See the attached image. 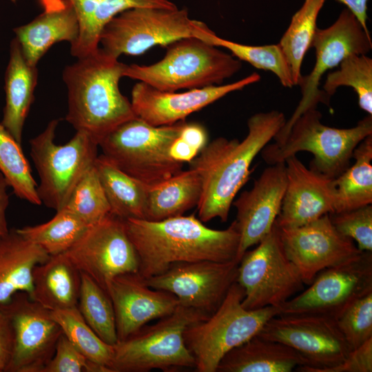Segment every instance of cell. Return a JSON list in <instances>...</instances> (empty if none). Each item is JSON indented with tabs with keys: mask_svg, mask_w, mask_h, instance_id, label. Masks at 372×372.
<instances>
[{
	"mask_svg": "<svg viewBox=\"0 0 372 372\" xmlns=\"http://www.w3.org/2000/svg\"><path fill=\"white\" fill-rule=\"evenodd\" d=\"M165 48L158 62L127 65L123 76L161 91L176 92L221 85L242 68L239 59L197 37L180 39Z\"/></svg>",
	"mask_w": 372,
	"mask_h": 372,
	"instance_id": "4",
	"label": "cell"
},
{
	"mask_svg": "<svg viewBox=\"0 0 372 372\" xmlns=\"http://www.w3.org/2000/svg\"><path fill=\"white\" fill-rule=\"evenodd\" d=\"M372 338L352 349L339 364L324 372H371Z\"/></svg>",
	"mask_w": 372,
	"mask_h": 372,
	"instance_id": "44",
	"label": "cell"
},
{
	"mask_svg": "<svg viewBox=\"0 0 372 372\" xmlns=\"http://www.w3.org/2000/svg\"><path fill=\"white\" fill-rule=\"evenodd\" d=\"M201 192L200 178L191 168L182 170L156 185L147 187L145 219L161 220L182 216L197 206Z\"/></svg>",
	"mask_w": 372,
	"mask_h": 372,
	"instance_id": "29",
	"label": "cell"
},
{
	"mask_svg": "<svg viewBox=\"0 0 372 372\" xmlns=\"http://www.w3.org/2000/svg\"><path fill=\"white\" fill-rule=\"evenodd\" d=\"M89 227L72 213L61 209L56 211L54 216L46 223L17 229L50 256L67 251Z\"/></svg>",
	"mask_w": 372,
	"mask_h": 372,
	"instance_id": "33",
	"label": "cell"
},
{
	"mask_svg": "<svg viewBox=\"0 0 372 372\" xmlns=\"http://www.w3.org/2000/svg\"><path fill=\"white\" fill-rule=\"evenodd\" d=\"M304 365L289 347L257 334L227 353L216 372H291Z\"/></svg>",
	"mask_w": 372,
	"mask_h": 372,
	"instance_id": "26",
	"label": "cell"
},
{
	"mask_svg": "<svg viewBox=\"0 0 372 372\" xmlns=\"http://www.w3.org/2000/svg\"><path fill=\"white\" fill-rule=\"evenodd\" d=\"M0 306L8 316L14 333L13 351L6 372H42L63 333L51 311L25 292L15 293Z\"/></svg>",
	"mask_w": 372,
	"mask_h": 372,
	"instance_id": "16",
	"label": "cell"
},
{
	"mask_svg": "<svg viewBox=\"0 0 372 372\" xmlns=\"http://www.w3.org/2000/svg\"><path fill=\"white\" fill-rule=\"evenodd\" d=\"M76 12L79 32L70 45V53L76 59L86 56L99 47L104 26L119 13L133 8L147 7L175 9L170 0H70Z\"/></svg>",
	"mask_w": 372,
	"mask_h": 372,
	"instance_id": "28",
	"label": "cell"
},
{
	"mask_svg": "<svg viewBox=\"0 0 372 372\" xmlns=\"http://www.w3.org/2000/svg\"><path fill=\"white\" fill-rule=\"evenodd\" d=\"M244 296L242 287L235 282L211 315L185 330V342L196 371L216 372L227 353L257 335L269 320L279 315L280 309L275 307L244 308Z\"/></svg>",
	"mask_w": 372,
	"mask_h": 372,
	"instance_id": "8",
	"label": "cell"
},
{
	"mask_svg": "<svg viewBox=\"0 0 372 372\" xmlns=\"http://www.w3.org/2000/svg\"><path fill=\"white\" fill-rule=\"evenodd\" d=\"M63 333L90 361L110 369L114 345L100 338L84 320L77 307L51 311Z\"/></svg>",
	"mask_w": 372,
	"mask_h": 372,
	"instance_id": "36",
	"label": "cell"
},
{
	"mask_svg": "<svg viewBox=\"0 0 372 372\" xmlns=\"http://www.w3.org/2000/svg\"><path fill=\"white\" fill-rule=\"evenodd\" d=\"M288 258L298 269L304 285H309L320 271L358 257L353 240L338 232L329 214L294 228H280Z\"/></svg>",
	"mask_w": 372,
	"mask_h": 372,
	"instance_id": "18",
	"label": "cell"
},
{
	"mask_svg": "<svg viewBox=\"0 0 372 372\" xmlns=\"http://www.w3.org/2000/svg\"><path fill=\"white\" fill-rule=\"evenodd\" d=\"M207 132L203 125L186 122L171 145L170 155L177 162L189 163L207 145Z\"/></svg>",
	"mask_w": 372,
	"mask_h": 372,
	"instance_id": "43",
	"label": "cell"
},
{
	"mask_svg": "<svg viewBox=\"0 0 372 372\" xmlns=\"http://www.w3.org/2000/svg\"><path fill=\"white\" fill-rule=\"evenodd\" d=\"M325 1L304 0L278 43L289 66L294 85L301 82L302 61L311 47L317 18Z\"/></svg>",
	"mask_w": 372,
	"mask_h": 372,
	"instance_id": "32",
	"label": "cell"
},
{
	"mask_svg": "<svg viewBox=\"0 0 372 372\" xmlns=\"http://www.w3.org/2000/svg\"><path fill=\"white\" fill-rule=\"evenodd\" d=\"M94 165L110 206V213L123 219H145L147 186L125 174L103 154Z\"/></svg>",
	"mask_w": 372,
	"mask_h": 372,
	"instance_id": "30",
	"label": "cell"
},
{
	"mask_svg": "<svg viewBox=\"0 0 372 372\" xmlns=\"http://www.w3.org/2000/svg\"><path fill=\"white\" fill-rule=\"evenodd\" d=\"M38 70L26 61L18 40L10 43V59L5 76L6 105L1 124L21 143L22 132L34 101Z\"/></svg>",
	"mask_w": 372,
	"mask_h": 372,
	"instance_id": "25",
	"label": "cell"
},
{
	"mask_svg": "<svg viewBox=\"0 0 372 372\" xmlns=\"http://www.w3.org/2000/svg\"><path fill=\"white\" fill-rule=\"evenodd\" d=\"M344 3L347 8L355 16L364 30L370 33L366 25L367 1L368 0H337Z\"/></svg>",
	"mask_w": 372,
	"mask_h": 372,
	"instance_id": "47",
	"label": "cell"
},
{
	"mask_svg": "<svg viewBox=\"0 0 372 372\" xmlns=\"http://www.w3.org/2000/svg\"><path fill=\"white\" fill-rule=\"evenodd\" d=\"M238 262L202 260L178 262L165 272L145 279L151 288L176 296L178 304L211 315L236 282Z\"/></svg>",
	"mask_w": 372,
	"mask_h": 372,
	"instance_id": "17",
	"label": "cell"
},
{
	"mask_svg": "<svg viewBox=\"0 0 372 372\" xmlns=\"http://www.w3.org/2000/svg\"><path fill=\"white\" fill-rule=\"evenodd\" d=\"M124 224L138 255V272L145 279L175 263L236 258L240 234L235 220L222 230L207 227L194 214L161 220L128 218Z\"/></svg>",
	"mask_w": 372,
	"mask_h": 372,
	"instance_id": "1",
	"label": "cell"
},
{
	"mask_svg": "<svg viewBox=\"0 0 372 372\" xmlns=\"http://www.w3.org/2000/svg\"><path fill=\"white\" fill-rule=\"evenodd\" d=\"M330 220L343 236L352 239L362 251H372V205L329 214Z\"/></svg>",
	"mask_w": 372,
	"mask_h": 372,
	"instance_id": "41",
	"label": "cell"
},
{
	"mask_svg": "<svg viewBox=\"0 0 372 372\" xmlns=\"http://www.w3.org/2000/svg\"><path fill=\"white\" fill-rule=\"evenodd\" d=\"M287 187L285 163L270 165L254 181L252 188L233 201L240 234L236 260L257 245L272 229L280 212Z\"/></svg>",
	"mask_w": 372,
	"mask_h": 372,
	"instance_id": "20",
	"label": "cell"
},
{
	"mask_svg": "<svg viewBox=\"0 0 372 372\" xmlns=\"http://www.w3.org/2000/svg\"><path fill=\"white\" fill-rule=\"evenodd\" d=\"M185 121L154 126L136 116L115 128L99 143L103 155L121 171L147 187L183 170L170 148Z\"/></svg>",
	"mask_w": 372,
	"mask_h": 372,
	"instance_id": "6",
	"label": "cell"
},
{
	"mask_svg": "<svg viewBox=\"0 0 372 372\" xmlns=\"http://www.w3.org/2000/svg\"><path fill=\"white\" fill-rule=\"evenodd\" d=\"M352 158L354 164L334 179L336 200L333 213L372 204V135L358 144Z\"/></svg>",
	"mask_w": 372,
	"mask_h": 372,
	"instance_id": "31",
	"label": "cell"
},
{
	"mask_svg": "<svg viewBox=\"0 0 372 372\" xmlns=\"http://www.w3.org/2000/svg\"><path fill=\"white\" fill-rule=\"evenodd\" d=\"M12 3H16L18 0H10Z\"/></svg>",
	"mask_w": 372,
	"mask_h": 372,
	"instance_id": "48",
	"label": "cell"
},
{
	"mask_svg": "<svg viewBox=\"0 0 372 372\" xmlns=\"http://www.w3.org/2000/svg\"><path fill=\"white\" fill-rule=\"evenodd\" d=\"M308 285L279 308V315H318L336 320L354 301L372 291V251L320 271Z\"/></svg>",
	"mask_w": 372,
	"mask_h": 372,
	"instance_id": "14",
	"label": "cell"
},
{
	"mask_svg": "<svg viewBox=\"0 0 372 372\" xmlns=\"http://www.w3.org/2000/svg\"><path fill=\"white\" fill-rule=\"evenodd\" d=\"M62 209L72 213L88 226L99 223L110 213L94 164L76 184Z\"/></svg>",
	"mask_w": 372,
	"mask_h": 372,
	"instance_id": "39",
	"label": "cell"
},
{
	"mask_svg": "<svg viewBox=\"0 0 372 372\" xmlns=\"http://www.w3.org/2000/svg\"><path fill=\"white\" fill-rule=\"evenodd\" d=\"M285 121L284 114L278 110L254 114L247 121L248 132L243 140L216 138L188 163L201 180L196 207L203 223L216 218L227 220L236 194L249 178L253 161Z\"/></svg>",
	"mask_w": 372,
	"mask_h": 372,
	"instance_id": "2",
	"label": "cell"
},
{
	"mask_svg": "<svg viewBox=\"0 0 372 372\" xmlns=\"http://www.w3.org/2000/svg\"><path fill=\"white\" fill-rule=\"evenodd\" d=\"M341 86L351 87L358 96L360 107L372 115V59L366 54H351L343 59L339 68L329 73L322 91L329 98Z\"/></svg>",
	"mask_w": 372,
	"mask_h": 372,
	"instance_id": "38",
	"label": "cell"
},
{
	"mask_svg": "<svg viewBox=\"0 0 372 372\" xmlns=\"http://www.w3.org/2000/svg\"><path fill=\"white\" fill-rule=\"evenodd\" d=\"M336 322L351 350L372 338V291L350 304Z\"/></svg>",
	"mask_w": 372,
	"mask_h": 372,
	"instance_id": "40",
	"label": "cell"
},
{
	"mask_svg": "<svg viewBox=\"0 0 372 372\" xmlns=\"http://www.w3.org/2000/svg\"><path fill=\"white\" fill-rule=\"evenodd\" d=\"M257 245L238 263L236 282L245 292L242 305L247 309L280 308L302 291L304 284L286 254L276 223Z\"/></svg>",
	"mask_w": 372,
	"mask_h": 372,
	"instance_id": "11",
	"label": "cell"
},
{
	"mask_svg": "<svg viewBox=\"0 0 372 372\" xmlns=\"http://www.w3.org/2000/svg\"><path fill=\"white\" fill-rule=\"evenodd\" d=\"M43 11L30 23L14 29L29 64L39 61L55 43L72 45L79 32L78 18L70 0H40Z\"/></svg>",
	"mask_w": 372,
	"mask_h": 372,
	"instance_id": "23",
	"label": "cell"
},
{
	"mask_svg": "<svg viewBox=\"0 0 372 372\" xmlns=\"http://www.w3.org/2000/svg\"><path fill=\"white\" fill-rule=\"evenodd\" d=\"M287 187L280 212V228H294L335 211L334 179L307 167L293 155L286 161Z\"/></svg>",
	"mask_w": 372,
	"mask_h": 372,
	"instance_id": "21",
	"label": "cell"
},
{
	"mask_svg": "<svg viewBox=\"0 0 372 372\" xmlns=\"http://www.w3.org/2000/svg\"><path fill=\"white\" fill-rule=\"evenodd\" d=\"M0 172L19 198L41 205L28 161L19 144L0 123Z\"/></svg>",
	"mask_w": 372,
	"mask_h": 372,
	"instance_id": "35",
	"label": "cell"
},
{
	"mask_svg": "<svg viewBox=\"0 0 372 372\" xmlns=\"http://www.w3.org/2000/svg\"><path fill=\"white\" fill-rule=\"evenodd\" d=\"M63 254L105 291L114 277L138 271V258L124 220L110 213L90 226ZM107 292V291H106Z\"/></svg>",
	"mask_w": 372,
	"mask_h": 372,
	"instance_id": "15",
	"label": "cell"
},
{
	"mask_svg": "<svg viewBox=\"0 0 372 372\" xmlns=\"http://www.w3.org/2000/svg\"><path fill=\"white\" fill-rule=\"evenodd\" d=\"M77 307L87 324L104 342H118L113 306L108 293L88 276L81 273Z\"/></svg>",
	"mask_w": 372,
	"mask_h": 372,
	"instance_id": "37",
	"label": "cell"
},
{
	"mask_svg": "<svg viewBox=\"0 0 372 372\" xmlns=\"http://www.w3.org/2000/svg\"><path fill=\"white\" fill-rule=\"evenodd\" d=\"M81 273L63 254L50 256L32 272L30 298L50 311L77 307Z\"/></svg>",
	"mask_w": 372,
	"mask_h": 372,
	"instance_id": "27",
	"label": "cell"
},
{
	"mask_svg": "<svg viewBox=\"0 0 372 372\" xmlns=\"http://www.w3.org/2000/svg\"><path fill=\"white\" fill-rule=\"evenodd\" d=\"M50 256L40 247L23 236L17 229L0 236V305L17 293L30 296L32 272Z\"/></svg>",
	"mask_w": 372,
	"mask_h": 372,
	"instance_id": "24",
	"label": "cell"
},
{
	"mask_svg": "<svg viewBox=\"0 0 372 372\" xmlns=\"http://www.w3.org/2000/svg\"><path fill=\"white\" fill-rule=\"evenodd\" d=\"M207 27L203 21L192 19L186 8H133L104 26L99 45L118 59L121 54L139 55L156 45L165 47L180 39L196 37Z\"/></svg>",
	"mask_w": 372,
	"mask_h": 372,
	"instance_id": "10",
	"label": "cell"
},
{
	"mask_svg": "<svg viewBox=\"0 0 372 372\" xmlns=\"http://www.w3.org/2000/svg\"><path fill=\"white\" fill-rule=\"evenodd\" d=\"M126 65L99 47L63 69L68 90L65 120L98 145L118 126L136 116L131 101L119 89Z\"/></svg>",
	"mask_w": 372,
	"mask_h": 372,
	"instance_id": "3",
	"label": "cell"
},
{
	"mask_svg": "<svg viewBox=\"0 0 372 372\" xmlns=\"http://www.w3.org/2000/svg\"><path fill=\"white\" fill-rule=\"evenodd\" d=\"M9 187L5 177L0 172V236L9 231L6 220V210L9 205V195L7 188Z\"/></svg>",
	"mask_w": 372,
	"mask_h": 372,
	"instance_id": "46",
	"label": "cell"
},
{
	"mask_svg": "<svg viewBox=\"0 0 372 372\" xmlns=\"http://www.w3.org/2000/svg\"><path fill=\"white\" fill-rule=\"evenodd\" d=\"M106 291L114 309L118 341L151 320L169 315L178 305L174 295L151 288L138 272L114 277Z\"/></svg>",
	"mask_w": 372,
	"mask_h": 372,
	"instance_id": "22",
	"label": "cell"
},
{
	"mask_svg": "<svg viewBox=\"0 0 372 372\" xmlns=\"http://www.w3.org/2000/svg\"><path fill=\"white\" fill-rule=\"evenodd\" d=\"M14 347V333L10 320L0 306V372H6Z\"/></svg>",
	"mask_w": 372,
	"mask_h": 372,
	"instance_id": "45",
	"label": "cell"
},
{
	"mask_svg": "<svg viewBox=\"0 0 372 372\" xmlns=\"http://www.w3.org/2000/svg\"><path fill=\"white\" fill-rule=\"evenodd\" d=\"M209 316L199 310L178 305L169 315L152 325H144L114 347L112 372H148L153 369L177 371L195 368L184 332L190 324Z\"/></svg>",
	"mask_w": 372,
	"mask_h": 372,
	"instance_id": "7",
	"label": "cell"
},
{
	"mask_svg": "<svg viewBox=\"0 0 372 372\" xmlns=\"http://www.w3.org/2000/svg\"><path fill=\"white\" fill-rule=\"evenodd\" d=\"M42 372H111L107 367L88 360L62 333L52 358Z\"/></svg>",
	"mask_w": 372,
	"mask_h": 372,
	"instance_id": "42",
	"label": "cell"
},
{
	"mask_svg": "<svg viewBox=\"0 0 372 372\" xmlns=\"http://www.w3.org/2000/svg\"><path fill=\"white\" fill-rule=\"evenodd\" d=\"M257 72L233 83L183 92L161 91L143 83H136L131 92V103L136 116L154 126L174 124L185 121L191 114L224 97L258 82Z\"/></svg>",
	"mask_w": 372,
	"mask_h": 372,
	"instance_id": "19",
	"label": "cell"
},
{
	"mask_svg": "<svg viewBox=\"0 0 372 372\" xmlns=\"http://www.w3.org/2000/svg\"><path fill=\"white\" fill-rule=\"evenodd\" d=\"M59 120L50 121L30 141V155L37 170V193L42 204L56 211L66 204L74 188L97 158L99 145L87 134L76 132L64 145L54 141Z\"/></svg>",
	"mask_w": 372,
	"mask_h": 372,
	"instance_id": "9",
	"label": "cell"
},
{
	"mask_svg": "<svg viewBox=\"0 0 372 372\" xmlns=\"http://www.w3.org/2000/svg\"><path fill=\"white\" fill-rule=\"evenodd\" d=\"M316 50V63L309 75L302 76L299 86L301 99L291 116L274 136L281 143L296 119L307 110L317 108L319 103L329 104L330 98L319 89L320 81L329 70L338 66L351 54H366L372 48L371 34L366 32L355 16L344 9L336 21L324 29L316 28L311 43Z\"/></svg>",
	"mask_w": 372,
	"mask_h": 372,
	"instance_id": "12",
	"label": "cell"
},
{
	"mask_svg": "<svg viewBox=\"0 0 372 372\" xmlns=\"http://www.w3.org/2000/svg\"><path fill=\"white\" fill-rule=\"evenodd\" d=\"M196 37L214 46L226 48L234 57L258 69L271 71L284 87L294 86L289 66L278 43L257 46L241 44L217 36L209 27Z\"/></svg>",
	"mask_w": 372,
	"mask_h": 372,
	"instance_id": "34",
	"label": "cell"
},
{
	"mask_svg": "<svg viewBox=\"0 0 372 372\" xmlns=\"http://www.w3.org/2000/svg\"><path fill=\"white\" fill-rule=\"evenodd\" d=\"M282 343L300 354L305 365L300 372H324L340 364L351 349L336 320L318 315H283L271 318L258 333Z\"/></svg>",
	"mask_w": 372,
	"mask_h": 372,
	"instance_id": "13",
	"label": "cell"
},
{
	"mask_svg": "<svg viewBox=\"0 0 372 372\" xmlns=\"http://www.w3.org/2000/svg\"><path fill=\"white\" fill-rule=\"evenodd\" d=\"M317 108L307 110L291 125L280 143L267 144L260 152L269 165L284 163L302 151L313 156L309 168L335 178L347 169L353 152L366 137L372 135V115L368 114L349 128H335L321 121Z\"/></svg>",
	"mask_w": 372,
	"mask_h": 372,
	"instance_id": "5",
	"label": "cell"
}]
</instances>
